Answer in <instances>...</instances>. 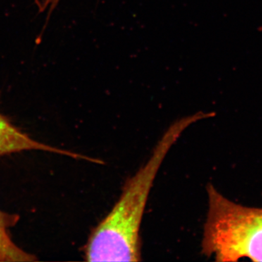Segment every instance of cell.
Here are the masks:
<instances>
[{
  "instance_id": "obj_1",
  "label": "cell",
  "mask_w": 262,
  "mask_h": 262,
  "mask_svg": "<svg viewBox=\"0 0 262 262\" xmlns=\"http://www.w3.org/2000/svg\"><path fill=\"white\" fill-rule=\"evenodd\" d=\"M213 113L199 112L170 125L147 162L125 182L113 209L93 230L84 247L88 261H139L140 230L150 191L163 160L184 130Z\"/></svg>"
},
{
  "instance_id": "obj_4",
  "label": "cell",
  "mask_w": 262,
  "mask_h": 262,
  "mask_svg": "<svg viewBox=\"0 0 262 262\" xmlns=\"http://www.w3.org/2000/svg\"><path fill=\"white\" fill-rule=\"evenodd\" d=\"M18 215L0 210V262L34 261V255L26 252L13 242L10 229L18 223Z\"/></svg>"
},
{
  "instance_id": "obj_2",
  "label": "cell",
  "mask_w": 262,
  "mask_h": 262,
  "mask_svg": "<svg viewBox=\"0 0 262 262\" xmlns=\"http://www.w3.org/2000/svg\"><path fill=\"white\" fill-rule=\"evenodd\" d=\"M202 251L216 261H262V208L236 204L210 184Z\"/></svg>"
},
{
  "instance_id": "obj_5",
  "label": "cell",
  "mask_w": 262,
  "mask_h": 262,
  "mask_svg": "<svg viewBox=\"0 0 262 262\" xmlns=\"http://www.w3.org/2000/svg\"><path fill=\"white\" fill-rule=\"evenodd\" d=\"M39 12H46L51 14L52 11L56 8L60 0H34Z\"/></svg>"
},
{
  "instance_id": "obj_3",
  "label": "cell",
  "mask_w": 262,
  "mask_h": 262,
  "mask_svg": "<svg viewBox=\"0 0 262 262\" xmlns=\"http://www.w3.org/2000/svg\"><path fill=\"white\" fill-rule=\"evenodd\" d=\"M30 150H39L55 154L67 155L76 159L85 158L82 155L53 147L34 140L18 127L15 126L8 117L0 113V157Z\"/></svg>"
}]
</instances>
